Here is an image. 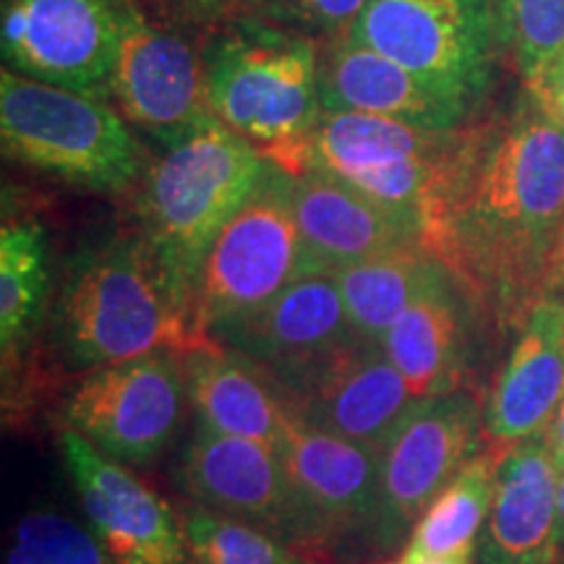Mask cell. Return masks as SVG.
<instances>
[{
  "label": "cell",
  "mask_w": 564,
  "mask_h": 564,
  "mask_svg": "<svg viewBox=\"0 0 564 564\" xmlns=\"http://www.w3.org/2000/svg\"><path fill=\"white\" fill-rule=\"evenodd\" d=\"M423 241L474 293L499 333L518 329L562 288L564 118L523 89L510 108L470 118Z\"/></svg>",
  "instance_id": "1"
},
{
  "label": "cell",
  "mask_w": 564,
  "mask_h": 564,
  "mask_svg": "<svg viewBox=\"0 0 564 564\" xmlns=\"http://www.w3.org/2000/svg\"><path fill=\"white\" fill-rule=\"evenodd\" d=\"M204 340L165 267L137 230L95 241L66 267L53 303L55 356L68 371H95Z\"/></svg>",
  "instance_id": "2"
},
{
  "label": "cell",
  "mask_w": 564,
  "mask_h": 564,
  "mask_svg": "<svg viewBox=\"0 0 564 564\" xmlns=\"http://www.w3.org/2000/svg\"><path fill=\"white\" fill-rule=\"evenodd\" d=\"M204 63L212 116L272 165L301 173L324 112L316 40L259 17L241 19L209 42Z\"/></svg>",
  "instance_id": "3"
},
{
  "label": "cell",
  "mask_w": 564,
  "mask_h": 564,
  "mask_svg": "<svg viewBox=\"0 0 564 564\" xmlns=\"http://www.w3.org/2000/svg\"><path fill=\"white\" fill-rule=\"evenodd\" d=\"M270 171L262 150L212 118L150 165L139 194V230L165 267L194 322L204 259L225 225Z\"/></svg>",
  "instance_id": "4"
},
{
  "label": "cell",
  "mask_w": 564,
  "mask_h": 564,
  "mask_svg": "<svg viewBox=\"0 0 564 564\" xmlns=\"http://www.w3.org/2000/svg\"><path fill=\"white\" fill-rule=\"evenodd\" d=\"M0 139L9 160L97 194L129 192L150 171L133 126L108 100L11 68L0 74Z\"/></svg>",
  "instance_id": "5"
},
{
  "label": "cell",
  "mask_w": 564,
  "mask_h": 564,
  "mask_svg": "<svg viewBox=\"0 0 564 564\" xmlns=\"http://www.w3.org/2000/svg\"><path fill=\"white\" fill-rule=\"evenodd\" d=\"M312 272L327 270L316 264L301 236L293 175L270 162L249 202L225 225L204 259L194 295L196 335L215 343Z\"/></svg>",
  "instance_id": "6"
},
{
  "label": "cell",
  "mask_w": 564,
  "mask_h": 564,
  "mask_svg": "<svg viewBox=\"0 0 564 564\" xmlns=\"http://www.w3.org/2000/svg\"><path fill=\"white\" fill-rule=\"evenodd\" d=\"M465 139L455 129H426L361 112H322L306 141L303 167L314 165L400 215L426 225Z\"/></svg>",
  "instance_id": "7"
},
{
  "label": "cell",
  "mask_w": 564,
  "mask_h": 564,
  "mask_svg": "<svg viewBox=\"0 0 564 564\" xmlns=\"http://www.w3.org/2000/svg\"><path fill=\"white\" fill-rule=\"evenodd\" d=\"M476 110L499 47L497 0H369L345 34Z\"/></svg>",
  "instance_id": "8"
},
{
  "label": "cell",
  "mask_w": 564,
  "mask_h": 564,
  "mask_svg": "<svg viewBox=\"0 0 564 564\" xmlns=\"http://www.w3.org/2000/svg\"><path fill=\"white\" fill-rule=\"evenodd\" d=\"M484 440V405L470 390L419 400L379 449L371 544L379 552L405 546L426 507L481 453Z\"/></svg>",
  "instance_id": "9"
},
{
  "label": "cell",
  "mask_w": 564,
  "mask_h": 564,
  "mask_svg": "<svg viewBox=\"0 0 564 564\" xmlns=\"http://www.w3.org/2000/svg\"><path fill=\"white\" fill-rule=\"evenodd\" d=\"M186 403L181 350H158L84 373L63 419L97 453L144 468L171 447Z\"/></svg>",
  "instance_id": "10"
},
{
  "label": "cell",
  "mask_w": 564,
  "mask_h": 564,
  "mask_svg": "<svg viewBox=\"0 0 564 564\" xmlns=\"http://www.w3.org/2000/svg\"><path fill=\"white\" fill-rule=\"evenodd\" d=\"M118 17L121 40L108 97L133 129L171 150L215 118L204 51L152 21L137 0H118Z\"/></svg>",
  "instance_id": "11"
},
{
  "label": "cell",
  "mask_w": 564,
  "mask_h": 564,
  "mask_svg": "<svg viewBox=\"0 0 564 564\" xmlns=\"http://www.w3.org/2000/svg\"><path fill=\"white\" fill-rule=\"evenodd\" d=\"M270 377L293 419L377 449L419 403L379 343L352 340L319 361Z\"/></svg>",
  "instance_id": "12"
},
{
  "label": "cell",
  "mask_w": 564,
  "mask_h": 564,
  "mask_svg": "<svg viewBox=\"0 0 564 564\" xmlns=\"http://www.w3.org/2000/svg\"><path fill=\"white\" fill-rule=\"evenodd\" d=\"M175 484L194 505L264 528L293 546H314L291 470L272 444L196 423L181 449Z\"/></svg>",
  "instance_id": "13"
},
{
  "label": "cell",
  "mask_w": 564,
  "mask_h": 564,
  "mask_svg": "<svg viewBox=\"0 0 564 564\" xmlns=\"http://www.w3.org/2000/svg\"><path fill=\"white\" fill-rule=\"evenodd\" d=\"M118 40V0H6V68L30 79L108 100Z\"/></svg>",
  "instance_id": "14"
},
{
  "label": "cell",
  "mask_w": 564,
  "mask_h": 564,
  "mask_svg": "<svg viewBox=\"0 0 564 564\" xmlns=\"http://www.w3.org/2000/svg\"><path fill=\"white\" fill-rule=\"evenodd\" d=\"M68 478L82 510L116 564H192L181 520L121 463L97 453L82 434H61Z\"/></svg>",
  "instance_id": "15"
},
{
  "label": "cell",
  "mask_w": 564,
  "mask_h": 564,
  "mask_svg": "<svg viewBox=\"0 0 564 564\" xmlns=\"http://www.w3.org/2000/svg\"><path fill=\"white\" fill-rule=\"evenodd\" d=\"M484 327H491L484 308L447 270L387 329L379 345L415 398H440L468 390Z\"/></svg>",
  "instance_id": "16"
},
{
  "label": "cell",
  "mask_w": 564,
  "mask_h": 564,
  "mask_svg": "<svg viewBox=\"0 0 564 564\" xmlns=\"http://www.w3.org/2000/svg\"><path fill=\"white\" fill-rule=\"evenodd\" d=\"M280 453L312 525L314 546H335L352 533L371 531L379 484L377 447L293 419Z\"/></svg>",
  "instance_id": "17"
},
{
  "label": "cell",
  "mask_w": 564,
  "mask_h": 564,
  "mask_svg": "<svg viewBox=\"0 0 564 564\" xmlns=\"http://www.w3.org/2000/svg\"><path fill=\"white\" fill-rule=\"evenodd\" d=\"M564 398V291L541 299L514 329V343L484 405L489 447L510 449L546 432Z\"/></svg>",
  "instance_id": "18"
},
{
  "label": "cell",
  "mask_w": 564,
  "mask_h": 564,
  "mask_svg": "<svg viewBox=\"0 0 564 564\" xmlns=\"http://www.w3.org/2000/svg\"><path fill=\"white\" fill-rule=\"evenodd\" d=\"M293 207L303 241L327 272L426 246L421 223L322 167L308 165L293 175Z\"/></svg>",
  "instance_id": "19"
},
{
  "label": "cell",
  "mask_w": 564,
  "mask_h": 564,
  "mask_svg": "<svg viewBox=\"0 0 564 564\" xmlns=\"http://www.w3.org/2000/svg\"><path fill=\"white\" fill-rule=\"evenodd\" d=\"M560 465L546 432L499 460L497 491L474 564H560Z\"/></svg>",
  "instance_id": "20"
},
{
  "label": "cell",
  "mask_w": 564,
  "mask_h": 564,
  "mask_svg": "<svg viewBox=\"0 0 564 564\" xmlns=\"http://www.w3.org/2000/svg\"><path fill=\"white\" fill-rule=\"evenodd\" d=\"M358 340L335 272H312L291 282L264 308L217 337V345L251 358L270 373L301 369Z\"/></svg>",
  "instance_id": "21"
},
{
  "label": "cell",
  "mask_w": 564,
  "mask_h": 564,
  "mask_svg": "<svg viewBox=\"0 0 564 564\" xmlns=\"http://www.w3.org/2000/svg\"><path fill=\"white\" fill-rule=\"evenodd\" d=\"M319 95L324 112H361L426 129H455L474 118V110L411 68L348 37L322 51Z\"/></svg>",
  "instance_id": "22"
},
{
  "label": "cell",
  "mask_w": 564,
  "mask_h": 564,
  "mask_svg": "<svg viewBox=\"0 0 564 564\" xmlns=\"http://www.w3.org/2000/svg\"><path fill=\"white\" fill-rule=\"evenodd\" d=\"M181 366L199 426L282 449L293 415L262 366L212 340L181 350Z\"/></svg>",
  "instance_id": "23"
},
{
  "label": "cell",
  "mask_w": 564,
  "mask_h": 564,
  "mask_svg": "<svg viewBox=\"0 0 564 564\" xmlns=\"http://www.w3.org/2000/svg\"><path fill=\"white\" fill-rule=\"evenodd\" d=\"M447 270L426 246L335 270L345 314L358 340L382 343L387 329Z\"/></svg>",
  "instance_id": "24"
},
{
  "label": "cell",
  "mask_w": 564,
  "mask_h": 564,
  "mask_svg": "<svg viewBox=\"0 0 564 564\" xmlns=\"http://www.w3.org/2000/svg\"><path fill=\"white\" fill-rule=\"evenodd\" d=\"M507 449L486 447L426 507L403 549L405 564L434 556H474L494 505L499 460Z\"/></svg>",
  "instance_id": "25"
},
{
  "label": "cell",
  "mask_w": 564,
  "mask_h": 564,
  "mask_svg": "<svg viewBox=\"0 0 564 564\" xmlns=\"http://www.w3.org/2000/svg\"><path fill=\"white\" fill-rule=\"evenodd\" d=\"M51 291L47 232L37 220H17L0 230V350L3 371L19 364L37 333Z\"/></svg>",
  "instance_id": "26"
},
{
  "label": "cell",
  "mask_w": 564,
  "mask_h": 564,
  "mask_svg": "<svg viewBox=\"0 0 564 564\" xmlns=\"http://www.w3.org/2000/svg\"><path fill=\"white\" fill-rule=\"evenodd\" d=\"M499 47L523 89L556 110L564 82V0H497Z\"/></svg>",
  "instance_id": "27"
},
{
  "label": "cell",
  "mask_w": 564,
  "mask_h": 564,
  "mask_svg": "<svg viewBox=\"0 0 564 564\" xmlns=\"http://www.w3.org/2000/svg\"><path fill=\"white\" fill-rule=\"evenodd\" d=\"M181 525L192 564H306L280 535L207 507L183 510Z\"/></svg>",
  "instance_id": "28"
},
{
  "label": "cell",
  "mask_w": 564,
  "mask_h": 564,
  "mask_svg": "<svg viewBox=\"0 0 564 564\" xmlns=\"http://www.w3.org/2000/svg\"><path fill=\"white\" fill-rule=\"evenodd\" d=\"M3 564H116L91 525L55 510L19 518Z\"/></svg>",
  "instance_id": "29"
},
{
  "label": "cell",
  "mask_w": 564,
  "mask_h": 564,
  "mask_svg": "<svg viewBox=\"0 0 564 564\" xmlns=\"http://www.w3.org/2000/svg\"><path fill=\"white\" fill-rule=\"evenodd\" d=\"M259 19L308 34L343 40L369 0H249Z\"/></svg>",
  "instance_id": "30"
},
{
  "label": "cell",
  "mask_w": 564,
  "mask_h": 564,
  "mask_svg": "<svg viewBox=\"0 0 564 564\" xmlns=\"http://www.w3.org/2000/svg\"><path fill=\"white\" fill-rule=\"evenodd\" d=\"M546 442L552 447V455L560 468H564V398L560 408H556L552 423L546 426Z\"/></svg>",
  "instance_id": "31"
},
{
  "label": "cell",
  "mask_w": 564,
  "mask_h": 564,
  "mask_svg": "<svg viewBox=\"0 0 564 564\" xmlns=\"http://www.w3.org/2000/svg\"><path fill=\"white\" fill-rule=\"evenodd\" d=\"M175 3H181L183 9L194 11V13H223V11H230L232 6L243 3V0H175Z\"/></svg>",
  "instance_id": "32"
},
{
  "label": "cell",
  "mask_w": 564,
  "mask_h": 564,
  "mask_svg": "<svg viewBox=\"0 0 564 564\" xmlns=\"http://www.w3.org/2000/svg\"><path fill=\"white\" fill-rule=\"evenodd\" d=\"M560 564H564V468H560Z\"/></svg>",
  "instance_id": "33"
},
{
  "label": "cell",
  "mask_w": 564,
  "mask_h": 564,
  "mask_svg": "<svg viewBox=\"0 0 564 564\" xmlns=\"http://www.w3.org/2000/svg\"><path fill=\"white\" fill-rule=\"evenodd\" d=\"M419 564H474V556H434V560H423Z\"/></svg>",
  "instance_id": "34"
},
{
  "label": "cell",
  "mask_w": 564,
  "mask_h": 564,
  "mask_svg": "<svg viewBox=\"0 0 564 564\" xmlns=\"http://www.w3.org/2000/svg\"><path fill=\"white\" fill-rule=\"evenodd\" d=\"M556 110H560V116L564 118V82L560 87V95H556Z\"/></svg>",
  "instance_id": "35"
},
{
  "label": "cell",
  "mask_w": 564,
  "mask_h": 564,
  "mask_svg": "<svg viewBox=\"0 0 564 564\" xmlns=\"http://www.w3.org/2000/svg\"><path fill=\"white\" fill-rule=\"evenodd\" d=\"M562 288H564V262H562Z\"/></svg>",
  "instance_id": "36"
},
{
  "label": "cell",
  "mask_w": 564,
  "mask_h": 564,
  "mask_svg": "<svg viewBox=\"0 0 564 564\" xmlns=\"http://www.w3.org/2000/svg\"><path fill=\"white\" fill-rule=\"evenodd\" d=\"M390 564H405V562H403V560H398V562H390Z\"/></svg>",
  "instance_id": "37"
}]
</instances>
